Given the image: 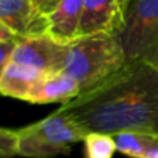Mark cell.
<instances>
[{"instance_id": "7a4b0ae2", "label": "cell", "mask_w": 158, "mask_h": 158, "mask_svg": "<svg viewBox=\"0 0 158 158\" xmlns=\"http://www.w3.org/2000/svg\"><path fill=\"white\" fill-rule=\"evenodd\" d=\"M125 65V53L115 36L98 33L81 36L68 44L63 72L74 78L85 93L103 83Z\"/></svg>"}, {"instance_id": "7c38bea8", "label": "cell", "mask_w": 158, "mask_h": 158, "mask_svg": "<svg viewBox=\"0 0 158 158\" xmlns=\"http://www.w3.org/2000/svg\"><path fill=\"white\" fill-rule=\"evenodd\" d=\"M83 144L86 158H112L117 151L114 137L107 133H87Z\"/></svg>"}, {"instance_id": "2e32d148", "label": "cell", "mask_w": 158, "mask_h": 158, "mask_svg": "<svg viewBox=\"0 0 158 158\" xmlns=\"http://www.w3.org/2000/svg\"><path fill=\"white\" fill-rule=\"evenodd\" d=\"M154 65H156L157 68H158V54H157V60H156V64H154Z\"/></svg>"}, {"instance_id": "277c9868", "label": "cell", "mask_w": 158, "mask_h": 158, "mask_svg": "<svg viewBox=\"0 0 158 158\" xmlns=\"http://www.w3.org/2000/svg\"><path fill=\"white\" fill-rule=\"evenodd\" d=\"M126 57V64L148 61L158 54V0H129L123 24L115 35Z\"/></svg>"}, {"instance_id": "5b68a950", "label": "cell", "mask_w": 158, "mask_h": 158, "mask_svg": "<svg viewBox=\"0 0 158 158\" xmlns=\"http://www.w3.org/2000/svg\"><path fill=\"white\" fill-rule=\"evenodd\" d=\"M68 44L53 39L50 35L19 38L15 47L13 63L31 67L42 74H56L64 69L67 60Z\"/></svg>"}, {"instance_id": "8992f818", "label": "cell", "mask_w": 158, "mask_h": 158, "mask_svg": "<svg viewBox=\"0 0 158 158\" xmlns=\"http://www.w3.org/2000/svg\"><path fill=\"white\" fill-rule=\"evenodd\" d=\"M123 15V0H85L79 38L98 33L115 36L122 28Z\"/></svg>"}, {"instance_id": "9c48e42d", "label": "cell", "mask_w": 158, "mask_h": 158, "mask_svg": "<svg viewBox=\"0 0 158 158\" xmlns=\"http://www.w3.org/2000/svg\"><path fill=\"white\" fill-rule=\"evenodd\" d=\"M85 0H61L47 18V35L64 44H69L79 38Z\"/></svg>"}, {"instance_id": "5bb4252c", "label": "cell", "mask_w": 158, "mask_h": 158, "mask_svg": "<svg viewBox=\"0 0 158 158\" xmlns=\"http://www.w3.org/2000/svg\"><path fill=\"white\" fill-rule=\"evenodd\" d=\"M19 38H11L6 40H0V69L6 67L11 61L15 52V47L18 44Z\"/></svg>"}, {"instance_id": "6da1fadb", "label": "cell", "mask_w": 158, "mask_h": 158, "mask_svg": "<svg viewBox=\"0 0 158 158\" xmlns=\"http://www.w3.org/2000/svg\"><path fill=\"white\" fill-rule=\"evenodd\" d=\"M58 110L86 135L143 132L158 136V68L148 61L126 64Z\"/></svg>"}, {"instance_id": "9a60e30c", "label": "cell", "mask_w": 158, "mask_h": 158, "mask_svg": "<svg viewBox=\"0 0 158 158\" xmlns=\"http://www.w3.org/2000/svg\"><path fill=\"white\" fill-rule=\"evenodd\" d=\"M32 2L35 3V6L40 10V13H43L44 15H46V14L50 13L61 0H32Z\"/></svg>"}, {"instance_id": "ba28073f", "label": "cell", "mask_w": 158, "mask_h": 158, "mask_svg": "<svg viewBox=\"0 0 158 158\" xmlns=\"http://www.w3.org/2000/svg\"><path fill=\"white\" fill-rule=\"evenodd\" d=\"M82 93L81 86L72 77L65 72L44 75L31 90L27 103L31 104H67L75 100Z\"/></svg>"}, {"instance_id": "3957f363", "label": "cell", "mask_w": 158, "mask_h": 158, "mask_svg": "<svg viewBox=\"0 0 158 158\" xmlns=\"http://www.w3.org/2000/svg\"><path fill=\"white\" fill-rule=\"evenodd\" d=\"M17 131L19 157L27 158H53L67 154L72 144L83 142L86 137V133L60 110Z\"/></svg>"}, {"instance_id": "52a82bcc", "label": "cell", "mask_w": 158, "mask_h": 158, "mask_svg": "<svg viewBox=\"0 0 158 158\" xmlns=\"http://www.w3.org/2000/svg\"><path fill=\"white\" fill-rule=\"evenodd\" d=\"M0 24L18 38L47 33V18L32 0H0Z\"/></svg>"}, {"instance_id": "4fadbf2b", "label": "cell", "mask_w": 158, "mask_h": 158, "mask_svg": "<svg viewBox=\"0 0 158 158\" xmlns=\"http://www.w3.org/2000/svg\"><path fill=\"white\" fill-rule=\"evenodd\" d=\"M19 156V136L17 129H0V157L14 158Z\"/></svg>"}, {"instance_id": "8fae6325", "label": "cell", "mask_w": 158, "mask_h": 158, "mask_svg": "<svg viewBox=\"0 0 158 158\" xmlns=\"http://www.w3.org/2000/svg\"><path fill=\"white\" fill-rule=\"evenodd\" d=\"M117 151L131 158H158V136L143 132L112 135Z\"/></svg>"}, {"instance_id": "e0dca14e", "label": "cell", "mask_w": 158, "mask_h": 158, "mask_svg": "<svg viewBox=\"0 0 158 158\" xmlns=\"http://www.w3.org/2000/svg\"><path fill=\"white\" fill-rule=\"evenodd\" d=\"M128 2H129V0H123V3H125V7H126V4H128Z\"/></svg>"}, {"instance_id": "30bf717a", "label": "cell", "mask_w": 158, "mask_h": 158, "mask_svg": "<svg viewBox=\"0 0 158 158\" xmlns=\"http://www.w3.org/2000/svg\"><path fill=\"white\" fill-rule=\"evenodd\" d=\"M44 77V74L22 65L10 63L0 69V92L3 96L27 101L31 90Z\"/></svg>"}]
</instances>
